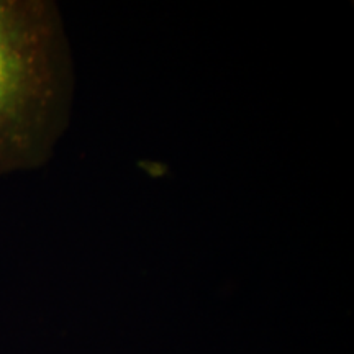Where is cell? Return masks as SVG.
<instances>
[{"instance_id": "1", "label": "cell", "mask_w": 354, "mask_h": 354, "mask_svg": "<svg viewBox=\"0 0 354 354\" xmlns=\"http://www.w3.org/2000/svg\"><path fill=\"white\" fill-rule=\"evenodd\" d=\"M69 91L55 3L0 0V176L46 159L63 130Z\"/></svg>"}]
</instances>
